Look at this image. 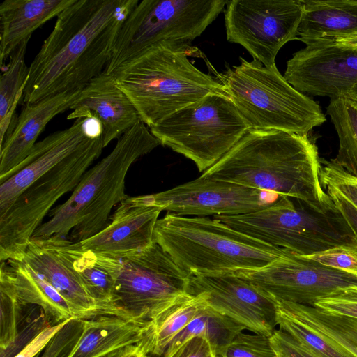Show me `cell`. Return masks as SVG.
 <instances>
[{"mask_svg":"<svg viewBox=\"0 0 357 357\" xmlns=\"http://www.w3.org/2000/svg\"><path fill=\"white\" fill-rule=\"evenodd\" d=\"M139 0H75L29 66L26 104L82 89L109 63L120 28Z\"/></svg>","mask_w":357,"mask_h":357,"instance_id":"cell-1","label":"cell"},{"mask_svg":"<svg viewBox=\"0 0 357 357\" xmlns=\"http://www.w3.org/2000/svg\"><path fill=\"white\" fill-rule=\"evenodd\" d=\"M321 168L315 140L309 135L249 130L202 175L326 210L335 204L321 185Z\"/></svg>","mask_w":357,"mask_h":357,"instance_id":"cell-2","label":"cell"},{"mask_svg":"<svg viewBox=\"0 0 357 357\" xmlns=\"http://www.w3.org/2000/svg\"><path fill=\"white\" fill-rule=\"evenodd\" d=\"M159 145L139 120L117 139L107 156L86 172L70 197L50 211V218L32 238H66L70 234V241L80 242L100 232L109 225L112 208L128 196L125 180L130 167Z\"/></svg>","mask_w":357,"mask_h":357,"instance_id":"cell-3","label":"cell"},{"mask_svg":"<svg viewBox=\"0 0 357 357\" xmlns=\"http://www.w3.org/2000/svg\"><path fill=\"white\" fill-rule=\"evenodd\" d=\"M154 241L189 275L255 271L285 252L214 218L171 213L158 220Z\"/></svg>","mask_w":357,"mask_h":357,"instance_id":"cell-4","label":"cell"},{"mask_svg":"<svg viewBox=\"0 0 357 357\" xmlns=\"http://www.w3.org/2000/svg\"><path fill=\"white\" fill-rule=\"evenodd\" d=\"M188 54L155 46L109 73L149 128L208 94L227 95L222 83L197 68Z\"/></svg>","mask_w":357,"mask_h":357,"instance_id":"cell-5","label":"cell"},{"mask_svg":"<svg viewBox=\"0 0 357 357\" xmlns=\"http://www.w3.org/2000/svg\"><path fill=\"white\" fill-rule=\"evenodd\" d=\"M240 60V65L220 74L219 81L250 130L303 135L326 121L319 105L295 89L275 64Z\"/></svg>","mask_w":357,"mask_h":357,"instance_id":"cell-6","label":"cell"},{"mask_svg":"<svg viewBox=\"0 0 357 357\" xmlns=\"http://www.w3.org/2000/svg\"><path fill=\"white\" fill-rule=\"evenodd\" d=\"M213 218L247 236L298 255L340 246L357 250V238L335 205L319 210L303 201L298 199L296 205L291 197L280 196L261 210Z\"/></svg>","mask_w":357,"mask_h":357,"instance_id":"cell-7","label":"cell"},{"mask_svg":"<svg viewBox=\"0 0 357 357\" xmlns=\"http://www.w3.org/2000/svg\"><path fill=\"white\" fill-rule=\"evenodd\" d=\"M229 1L142 0L119 31L105 72L137 57L151 47L165 46L189 52V45L216 19Z\"/></svg>","mask_w":357,"mask_h":357,"instance_id":"cell-8","label":"cell"},{"mask_svg":"<svg viewBox=\"0 0 357 357\" xmlns=\"http://www.w3.org/2000/svg\"><path fill=\"white\" fill-rule=\"evenodd\" d=\"M231 100L211 93L150 128L161 145L190 159L206 172L249 130Z\"/></svg>","mask_w":357,"mask_h":357,"instance_id":"cell-9","label":"cell"},{"mask_svg":"<svg viewBox=\"0 0 357 357\" xmlns=\"http://www.w3.org/2000/svg\"><path fill=\"white\" fill-rule=\"evenodd\" d=\"M103 148V136L88 139L15 199L0 217L1 261L23 258L29 241L53 205L75 189Z\"/></svg>","mask_w":357,"mask_h":357,"instance_id":"cell-10","label":"cell"},{"mask_svg":"<svg viewBox=\"0 0 357 357\" xmlns=\"http://www.w3.org/2000/svg\"><path fill=\"white\" fill-rule=\"evenodd\" d=\"M190 275L155 241L120 259L114 274V315L151 321L187 294Z\"/></svg>","mask_w":357,"mask_h":357,"instance_id":"cell-11","label":"cell"},{"mask_svg":"<svg viewBox=\"0 0 357 357\" xmlns=\"http://www.w3.org/2000/svg\"><path fill=\"white\" fill-rule=\"evenodd\" d=\"M302 0H231L225 12L227 39L245 48L263 66L275 64L279 50L296 40Z\"/></svg>","mask_w":357,"mask_h":357,"instance_id":"cell-12","label":"cell"},{"mask_svg":"<svg viewBox=\"0 0 357 357\" xmlns=\"http://www.w3.org/2000/svg\"><path fill=\"white\" fill-rule=\"evenodd\" d=\"M280 195L201 175L155 194L134 197L139 204L159 206L183 216L236 215L263 209Z\"/></svg>","mask_w":357,"mask_h":357,"instance_id":"cell-13","label":"cell"},{"mask_svg":"<svg viewBox=\"0 0 357 357\" xmlns=\"http://www.w3.org/2000/svg\"><path fill=\"white\" fill-rule=\"evenodd\" d=\"M275 300L313 306L340 289L357 286V275L324 266L285 250L267 266L236 272Z\"/></svg>","mask_w":357,"mask_h":357,"instance_id":"cell-14","label":"cell"},{"mask_svg":"<svg viewBox=\"0 0 357 357\" xmlns=\"http://www.w3.org/2000/svg\"><path fill=\"white\" fill-rule=\"evenodd\" d=\"M187 293L252 333L270 337L278 326L275 300L236 273L190 275Z\"/></svg>","mask_w":357,"mask_h":357,"instance_id":"cell-15","label":"cell"},{"mask_svg":"<svg viewBox=\"0 0 357 357\" xmlns=\"http://www.w3.org/2000/svg\"><path fill=\"white\" fill-rule=\"evenodd\" d=\"M305 45L287 61L286 80L303 94L347 96L357 82V47L324 39Z\"/></svg>","mask_w":357,"mask_h":357,"instance_id":"cell-16","label":"cell"},{"mask_svg":"<svg viewBox=\"0 0 357 357\" xmlns=\"http://www.w3.org/2000/svg\"><path fill=\"white\" fill-rule=\"evenodd\" d=\"M161 211L159 206L138 204L127 196L106 227L78 243L99 255L119 259L128 257L154 243V229Z\"/></svg>","mask_w":357,"mask_h":357,"instance_id":"cell-17","label":"cell"},{"mask_svg":"<svg viewBox=\"0 0 357 357\" xmlns=\"http://www.w3.org/2000/svg\"><path fill=\"white\" fill-rule=\"evenodd\" d=\"M84 119H77L69 128L36 142L10 176L0 183V217L31 183L90 139L83 128Z\"/></svg>","mask_w":357,"mask_h":357,"instance_id":"cell-18","label":"cell"},{"mask_svg":"<svg viewBox=\"0 0 357 357\" xmlns=\"http://www.w3.org/2000/svg\"><path fill=\"white\" fill-rule=\"evenodd\" d=\"M70 109L69 120L95 116L101 121L104 148L140 120L130 99L105 71L84 87Z\"/></svg>","mask_w":357,"mask_h":357,"instance_id":"cell-19","label":"cell"},{"mask_svg":"<svg viewBox=\"0 0 357 357\" xmlns=\"http://www.w3.org/2000/svg\"><path fill=\"white\" fill-rule=\"evenodd\" d=\"M82 89L57 93L23 107L0 146V183L28 156L50 120L70 109Z\"/></svg>","mask_w":357,"mask_h":357,"instance_id":"cell-20","label":"cell"},{"mask_svg":"<svg viewBox=\"0 0 357 357\" xmlns=\"http://www.w3.org/2000/svg\"><path fill=\"white\" fill-rule=\"evenodd\" d=\"M73 307L79 319L100 315L82 280L61 256L52 236L31 238L22 258Z\"/></svg>","mask_w":357,"mask_h":357,"instance_id":"cell-21","label":"cell"},{"mask_svg":"<svg viewBox=\"0 0 357 357\" xmlns=\"http://www.w3.org/2000/svg\"><path fill=\"white\" fill-rule=\"evenodd\" d=\"M0 284L23 305L42 308L54 324L77 317L68 302L22 259L1 261Z\"/></svg>","mask_w":357,"mask_h":357,"instance_id":"cell-22","label":"cell"},{"mask_svg":"<svg viewBox=\"0 0 357 357\" xmlns=\"http://www.w3.org/2000/svg\"><path fill=\"white\" fill-rule=\"evenodd\" d=\"M75 0H4L0 4V61L4 60L34 31L57 17Z\"/></svg>","mask_w":357,"mask_h":357,"instance_id":"cell-23","label":"cell"},{"mask_svg":"<svg viewBox=\"0 0 357 357\" xmlns=\"http://www.w3.org/2000/svg\"><path fill=\"white\" fill-rule=\"evenodd\" d=\"M59 252L77 273L86 291L95 301L100 315H114L113 269L117 259L99 255L82 248L78 242L53 235Z\"/></svg>","mask_w":357,"mask_h":357,"instance_id":"cell-24","label":"cell"},{"mask_svg":"<svg viewBox=\"0 0 357 357\" xmlns=\"http://www.w3.org/2000/svg\"><path fill=\"white\" fill-rule=\"evenodd\" d=\"M82 333L68 357H98L117 349L137 345L150 321L111 315L83 319Z\"/></svg>","mask_w":357,"mask_h":357,"instance_id":"cell-25","label":"cell"},{"mask_svg":"<svg viewBox=\"0 0 357 357\" xmlns=\"http://www.w3.org/2000/svg\"><path fill=\"white\" fill-rule=\"evenodd\" d=\"M296 40H312L357 32V0H302Z\"/></svg>","mask_w":357,"mask_h":357,"instance_id":"cell-26","label":"cell"},{"mask_svg":"<svg viewBox=\"0 0 357 357\" xmlns=\"http://www.w3.org/2000/svg\"><path fill=\"white\" fill-rule=\"evenodd\" d=\"M208 306L199 296L185 294L150 321L149 330L137 344L148 356H163L172 340Z\"/></svg>","mask_w":357,"mask_h":357,"instance_id":"cell-27","label":"cell"},{"mask_svg":"<svg viewBox=\"0 0 357 357\" xmlns=\"http://www.w3.org/2000/svg\"><path fill=\"white\" fill-rule=\"evenodd\" d=\"M275 306L357 357V319L326 313L310 305L275 300Z\"/></svg>","mask_w":357,"mask_h":357,"instance_id":"cell-28","label":"cell"},{"mask_svg":"<svg viewBox=\"0 0 357 357\" xmlns=\"http://www.w3.org/2000/svg\"><path fill=\"white\" fill-rule=\"evenodd\" d=\"M245 329L242 324L208 305L172 340L163 357H173L183 344L196 337L206 339L215 354L222 357L234 338Z\"/></svg>","mask_w":357,"mask_h":357,"instance_id":"cell-29","label":"cell"},{"mask_svg":"<svg viewBox=\"0 0 357 357\" xmlns=\"http://www.w3.org/2000/svg\"><path fill=\"white\" fill-rule=\"evenodd\" d=\"M326 113L339 139L337 154L331 160L357 178V101L346 96L330 98Z\"/></svg>","mask_w":357,"mask_h":357,"instance_id":"cell-30","label":"cell"},{"mask_svg":"<svg viewBox=\"0 0 357 357\" xmlns=\"http://www.w3.org/2000/svg\"><path fill=\"white\" fill-rule=\"evenodd\" d=\"M30 38L24 40L10 55L0 82V125L9 112L22 100L27 82L29 68L25 62V54Z\"/></svg>","mask_w":357,"mask_h":357,"instance_id":"cell-31","label":"cell"},{"mask_svg":"<svg viewBox=\"0 0 357 357\" xmlns=\"http://www.w3.org/2000/svg\"><path fill=\"white\" fill-rule=\"evenodd\" d=\"M276 319L278 328L289 333L322 357H355L277 307Z\"/></svg>","mask_w":357,"mask_h":357,"instance_id":"cell-32","label":"cell"},{"mask_svg":"<svg viewBox=\"0 0 357 357\" xmlns=\"http://www.w3.org/2000/svg\"><path fill=\"white\" fill-rule=\"evenodd\" d=\"M14 294L0 284V350L7 347L15 338L19 328L28 313Z\"/></svg>","mask_w":357,"mask_h":357,"instance_id":"cell-33","label":"cell"},{"mask_svg":"<svg viewBox=\"0 0 357 357\" xmlns=\"http://www.w3.org/2000/svg\"><path fill=\"white\" fill-rule=\"evenodd\" d=\"M53 324L42 308L33 305L22 322L14 340L0 350V357H15L42 331Z\"/></svg>","mask_w":357,"mask_h":357,"instance_id":"cell-34","label":"cell"},{"mask_svg":"<svg viewBox=\"0 0 357 357\" xmlns=\"http://www.w3.org/2000/svg\"><path fill=\"white\" fill-rule=\"evenodd\" d=\"M222 357H277L270 337L243 332L238 334Z\"/></svg>","mask_w":357,"mask_h":357,"instance_id":"cell-35","label":"cell"},{"mask_svg":"<svg viewBox=\"0 0 357 357\" xmlns=\"http://www.w3.org/2000/svg\"><path fill=\"white\" fill-rule=\"evenodd\" d=\"M320 181L321 185H328L337 190L357 208V178L348 174L331 160H321Z\"/></svg>","mask_w":357,"mask_h":357,"instance_id":"cell-36","label":"cell"},{"mask_svg":"<svg viewBox=\"0 0 357 357\" xmlns=\"http://www.w3.org/2000/svg\"><path fill=\"white\" fill-rule=\"evenodd\" d=\"M83 325V319L73 317L68 320L49 342L40 357H68L82 333Z\"/></svg>","mask_w":357,"mask_h":357,"instance_id":"cell-37","label":"cell"},{"mask_svg":"<svg viewBox=\"0 0 357 357\" xmlns=\"http://www.w3.org/2000/svg\"><path fill=\"white\" fill-rule=\"evenodd\" d=\"M313 307L328 314L357 319V286L340 289L321 298Z\"/></svg>","mask_w":357,"mask_h":357,"instance_id":"cell-38","label":"cell"},{"mask_svg":"<svg viewBox=\"0 0 357 357\" xmlns=\"http://www.w3.org/2000/svg\"><path fill=\"white\" fill-rule=\"evenodd\" d=\"M324 266L357 275V250L336 247L310 255H301Z\"/></svg>","mask_w":357,"mask_h":357,"instance_id":"cell-39","label":"cell"},{"mask_svg":"<svg viewBox=\"0 0 357 357\" xmlns=\"http://www.w3.org/2000/svg\"><path fill=\"white\" fill-rule=\"evenodd\" d=\"M270 340L277 357H322L280 328L274 331Z\"/></svg>","mask_w":357,"mask_h":357,"instance_id":"cell-40","label":"cell"},{"mask_svg":"<svg viewBox=\"0 0 357 357\" xmlns=\"http://www.w3.org/2000/svg\"><path fill=\"white\" fill-rule=\"evenodd\" d=\"M68 321L45 328L15 357H37Z\"/></svg>","mask_w":357,"mask_h":357,"instance_id":"cell-41","label":"cell"},{"mask_svg":"<svg viewBox=\"0 0 357 357\" xmlns=\"http://www.w3.org/2000/svg\"><path fill=\"white\" fill-rule=\"evenodd\" d=\"M322 186L342 214L357 238V208L332 186L328 185H322Z\"/></svg>","mask_w":357,"mask_h":357,"instance_id":"cell-42","label":"cell"},{"mask_svg":"<svg viewBox=\"0 0 357 357\" xmlns=\"http://www.w3.org/2000/svg\"><path fill=\"white\" fill-rule=\"evenodd\" d=\"M173 357H218L208 342L201 337L190 339Z\"/></svg>","mask_w":357,"mask_h":357,"instance_id":"cell-43","label":"cell"},{"mask_svg":"<svg viewBox=\"0 0 357 357\" xmlns=\"http://www.w3.org/2000/svg\"><path fill=\"white\" fill-rule=\"evenodd\" d=\"M322 39L328 40L337 44L357 47V32Z\"/></svg>","mask_w":357,"mask_h":357,"instance_id":"cell-44","label":"cell"},{"mask_svg":"<svg viewBox=\"0 0 357 357\" xmlns=\"http://www.w3.org/2000/svg\"><path fill=\"white\" fill-rule=\"evenodd\" d=\"M133 346L134 345H131L129 347L117 349L98 357H123Z\"/></svg>","mask_w":357,"mask_h":357,"instance_id":"cell-45","label":"cell"},{"mask_svg":"<svg viewBox=\"0 0 357 357\" xmlns=\"http://www.w3.org/2000/svg\"><path fill=\"white\" fill-rule=\"evenodd\" d=\"M123 357H147L139 345H134Z\"/></svg>","mask_w":357,"mask_h":357,"instance_id":"cell-46","label":"cell"},{"mask_svg":"<svg viewBox=\"0 0 357 357\" xmlns=\"http://www.w3.org/2000/svg\"><path fill=\"white\" fill-rule=\"evenodd\" d=\"M346 96L357 101V82L352 86Z\"/></svg>","mask_w":357,"mask_h":357,"instance_id":"cell-47","label":"cell"}]
</instances>
